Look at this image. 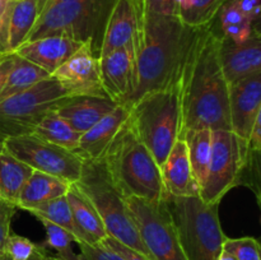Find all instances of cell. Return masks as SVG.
Instances as JSON below:
<instances>
[{
	"instance_id": "obj_9",
	"label": "cell",
	"mask_w": 261,
	"mask_h": 260,
	"mask_svg": "<svg viewBox=\"0 0 261 260\" xmlns=\"http://www.w3.org/2000/svg\"><path fill=\"white\" fill-rule=\"evenodd\" d=\"M247 155V143L231 130L213 132V144L205 180L199 196L206 204L221 203L232 188L239 185Z\"/></svg>"
},
{
	"instance_id": "obj_14",
	"label": "cell",
	"mask_w": 261,
	"mask_h": 260,
	"mask_svg": "<svg viewBox=\"0 0 261 260\" xmlns=\"http://www.w3.org/2000/svg\"><path fill=\"white\" fill-rule=\"evenodd\" d=\"M99 73L107 97L119 105H126L134 83L133 47H121L99 58Z\"/></svg>"
},
{
	"instance_id": "obj_8",
	"label": "cell",
	"mask_w": 261,
	"mask_h": 260,
	"mask_svg": "<svg viewBox=\"0 0 261 260\" xmlns=\"http://www.w3.org/2000/svg\"><path fill=\"white\" fill-rule=\"evenodd\" d=\"M71 92L53 75L25 91L0 99V137L31 134L48 112L54 111Z\"/></svg>"
},
{
	"instance_id": "obj_41",
	"label": "cell",
	"mask_w": 261,
	"mask_h": 260,
	"mask_svg": "<svg viewBox=\"0 0 261 260\" xmlns=\"http://www.w3.org/2000/svg\"><path fill=\"white\" fill-rule=\"evenodd\" d=\"M261 147V106L255 119L254 127H252L251 137L247 143V150H257Z\"/></svg>"
},
{
	"instance_id": "obj_50",
	"label": "cell",
	"mask_w": 261,
	"mask_h": 260,
	"mask_svg": "<svg viewBox=\"0 0 261 260\" xmlns=\"http://www.w3.org/2000/svg\"><path fill=\"white\" fill-rule=\"evenodd\" d=\"M2 82H3V60H2V56H0V86H2Z\"/></svg>"
},
{
	"instance_id": "obj_25",
	"label": "cell",
	"mask_w": 261,
	"mask_h": 260,
	"mask_svg": "<svg viewBox=\"0 0 261 260\" xmlns=\"http://www.w3.org/2000/svg\"><path fill=\"white\" fill-rule=\"evenodd\" d=\"M38 14L37 0H23L13 4L8 24V53H14L19 46L27 42Z\"/></svg>"
},
{
	"instance_id": "obj_17",
	"label": "cell",
	"mask_w": 261,
	"mask_h": 260,
	"mask_svg": "<svg viewBox=\"0 0 261 260\" xmlns=\"http://www.w3.org/2000/svg\"><path fill=\"white\" fill-rule=\"evenodd\" d=\"M117 106L119 103L107 96L81 94L68 97L54 111L63 117L75 132L83 134Z\"/></svg>"
},
{
	"instance_id": "obj_10",
	"label": "cell",
	"mask_w": 261,
	"mask_h": 260,
	"mask_svg": "<svg viewBox=\"0 0 261 260\" xmlns=\"http://www.w3.org/2000/svg\"><path fill=\"white\" fill-rule=\"evenodd\" d=\"M125 200L152 260H188L163 199L149 201L127 196Z\"/></svg>"
},
{
	"instance_id": "obj_30",
	"label": "cell",
	"mask_w": 261,
	"mask_h": 260,
	"mask_svg": "<svg viewBox=\"0 0 261 260\" xmlns=\"http://www.w3.org/2000/svg\"><path fill=\"white\" fill-rule=\"evenodd\" d=\"M227 0H191L190 7L178 13V18L189 27H204L213 22Z\"/></svg>"
},
{
	"instance_id": "obj_23",
	"label": "cell",
	"mask_w": 261,
	"mask_h": 260,
	"mask_svg": "<svg viewBox=\"0 0 261 260\" xmlns=\"http://www.w3.org/2000/svg\"><path fill=\"white\" fill-rule=\"evenodd\" d=\"M70 185V183L63 178L33 170L20 191L17 208L24 209L27 206L45 203L66 195Z\"/></svg>"
},
{
	"instance_id": "obj_22",
	"label": "cell",
	"mask_w": 261,
	"mask_h": 260,
	"mask_svg": "<svg viewBox=\"0 0 261 260\" xmlns=\"http://www.w3.org/2000/svg\"><path fill=\"white\" fill-rule=\"evenodd\" d=\"M3 82L0 86V99L31 88L43 79L51 76L46 70L17 54L2 55Z\"/></svg>"
},
{
	"instance_id": "obj_38",
	"label": "cell",
	"mask_w": 261,
	"mask_h": 260,
	"mask_svg": "<svg viewBox=\"0 0 261 260\" xmlns=\"http://www.w3.org/2000/svg\"><path fill=\"white\" fill-rule=\"evenodd\" d=\"M13 4H14L13 0H0V56L9 54L7 47V38L8 24H9Z\"/></svg>"
},
{
	"instance_id": "obj_34",
	"label": "cell",
	"mask_w": 261,
	"mask_h": 260,
	"mask_svg": "<svg viewBox=\"0 0 261 260\" xmlns=\"http://www.w3.org/2000/svg\"><path fill=\"white\" fill-rule=\"evenodd\" d=\"M38 245L33 244L27 237L10 233L5 242L4 251L7 256L12 260H30L37 252Z\"/></svg>"
},
{
	"instance_id": "obj_6",
	"label": "cell",
	"mask_w": 261,
	"mask_h": 260,
	"mask_svg": "<svg viewBox=\"0 0 261 260\" xmlns=\"http://www.w3.org/2000/svg\"><path fill=\"white\" fill-rule=\"evenodd\" d=\"M74 185L92 201L107 236L152 260L127 209L125 196L114 185L102 160H83L81 177Z\"/></svg>"
},
{
	"instance_id": "obj_32",
	"label": "cell",
	"mask_w": 261,
	"mask_h": 260,
	"mask_svg": "<svg viewBox=\"0 0 261 260\" xmlns=\"http://www.w3.org/2000/svg\"><path fill=\"white\" fill-rule=\"evenodd\" d=\"M239 185L251 189L261 206V147L257 150H247Z\"/></svg>"
},
{
	"instance_id": "obj_51",
	"label": "cell",
	"mask_w": 261,
	"mask_h": 260,
	"mask_svg": "<svg viewBox=\"0 0 261 260\" xmlns=\"http://www.w3.org/2000/svg\"><path fill=\"white\" fill-rule=\"evenodd\" d=\"M3 148H4V138L0 137V152L3 150Z\"/></svg>"
},
{
	"instance_id": "obj_24",
	"label": "cell",
	"mask_w": 261,
	"mask_h": 260,
	"mask_svg": "<svg viewBox=\"0 0 261 260\" xmlns=\"http://www.w3.org/2000/svg\"><path fill=\"white\" fill-rule=\"evenodd\" d=\"M32 168L3 148L0 152V199L17 205L19 194Z\"/></svg>"
},
{
	"instance_id": "obj_47",
	"label": "cell",
	"mask_w": 261,
	"mask_h": 260,
	"mask_svg": "<svg viewBox=\"0 0 261 260\" xmlns=\"http://www.w3.org/2000/svg\"><path fill=\"white\" fill-rule=\"evenodd\" d=\"M42 260H63V259H60V257L58 256H54V255L47 254V251H45V254H43L42 256Z\"/></svg>"
},
{
	"instance_id": "obj_12",
	"label": "cell",
	"mask_w": 261,
	"mask_h": 260,
	"mask_svg": "<svg viewBox=\"0 0 261 260\" xmlns=\"http://www.w3.org/2000/svg\"><path fill=\"white\" fill-rule=\"evenodd\" d=\"M53 76L66 87L73 96H106L101 82L98 53L91 43H83L56 69Z\"/></svg>"
},
{
	"instance_id": "obj_26",
	"label": "cell",
	"mask_w": 261,
	"mask_h": 260,
	"mask_svg": "<svg viewBox=\"0 0 261 260\" xmlns=\"http://www.w3.org/2000/svg\"><path fill=\"white\" fill-rule=\"evenodd\" d=\"M188 147L189 161L199 189L205 180L213 144V132L209 129L189 130L182 135Z\"/></svg>"
},
{
	"instance_id": "obj_45",
	"label": "cell",
	"mask_w": 261,
	"mask_h": 260,
	"mask_svg": "<svg viewBox=\"0 0 261 260\" xmlns=\"http://www.w3.org/2000/svg\"><path fill=\"white\" fill-rule=\"evenodd\" d=\"M61 2H115V0H47L45 7L51 4H55V3H61Z\"/></svg>"
},
{
	"instance_id": "obj_15",
	"label": "cell",
	"mask_w": 261,
	"mask_h": 260,
	"mask_svg": "<svg viewBox=\"0 0 261 260\" xmlns=\"http://www.w3.org/2000/svg\"><path fill=\"white\" fill-rule=\"evenodd\" d=\"M219 61L228 84L261 73V36L251 35L242 43L222 37Z\"/></svg>"
},
{
	"instance_id": "obj_53",
	"label": "cell",
	"mask_w": 261,
	"mask_h": 260,
	"mask_svg": "<svg viewBox=\"0 0 261 260\" xmlns=\"http://www.w3.org/2000/svg\"><path fill=\"white\" fill-rule=\"evenodd\" d=\"M260 260H261V255H260Z\"/></svg>"
},
{
	"instance_id": "obj_48",
	"label": "cell",
	"mask_w": 261,
	"mask_h": 260,
	"mask_svg": "<svg viewBox=\"0 0 261 260\" xmlns=\"http://www.w3.org/2000/svg\"><path fill=\"white\" fill-rule=\"evenodd\" d=\"M37 3H38V12L41 13V10H42L43 8H45V5H46V3H47V0H37Z\"/></svg>"
},
{
	"instance_id": "obj_46",
	"label": "cell",
	"mask_w": 261,
	"mask_h": 260,
	"mask_svg": "<svg viewBox=\"0 0 261 260\" xmlns=\"http://www.w3.org/2000/svg\"><path fill=\"white\" fill-rule=\"evenodd\" d=\"M218 260H237V257L234 256L233 254H231V252L223 249V250H222L221 254H219Z\"/></svg>"
},
{
	"instance_id": "obj_42",
	"label": "cell",
	"mask_w": 261,
	"mask_h": 260,
	"mask_svg": "<svg viewBox=\"0 0 261 260\" xmlns=\"http://www.w3.org/2000/svg\"><path fill=\"white\" fill-rule=\"evenodd\" d=\"M251 30H252V35L261 36V9L260 12L257 13L256 17L254 18V20L251 22Z\"/></svg>"
},
{
	"instance_id": "obj_44",
	"label": "cell",
	"mask_w": 261,
	"mask_h": 260,
	"mask_svg": "<svg viewBox=\"0 0 261 260\" xmlns=\"http://www.w3.org/2000/svg\"><path fill=\"white\" fill-rule=\"evenodd\" d=\"M175 4L177 7L178 13L182 12V10H186L191 4V0H175Z\"/></svg>"
},
{
	"instance_id": "obj_37",
	"label": "cell",
	"mask_w": 261,
	"mask_h": 260,
	"mask_svg": "<svg viewBox=\"0 0 261 260\" xmlns=\"http://www.w3.org/2000/svg\"><path fill=\"white\" fill-rule=\"evenodd\" d=\"M150 13L157 15H167V17H178V9L175 0H144V4L138 14Z\"/></svg>"
},
{
	"instance_id": "obj_5",
	"label": "cell",
	"mask_w": 261,
	"mask_h": 260,
	"mask_svg": "<svg viewBox=\"0 0 261 260\" xmlns=\"http://www.w3.org/2000/svg\"><path fill=\"white\" fill-rule=\"evenodd\" d=\"M127 125L162 166L181 137V106L177 87L150 92L129 107Z\"/></svg>"
},
{
	"instance_id": "obj_28",
	"label": "cell",
	"mask_w": 261,
	"mask_h": 260,
	"mask_svg": "<svg viewBox=\"0 0 261 260\" xmlns=\"http://www.w3.org/2000/svg\"><path fill=\"white\" fill-rule=\"evenodd\" d=\"M219 30L223 37L234 43H242L252 35L251 20L237 8L234 0H227L217 15Z\"/></svg>"
},
{
	"instance_id": "obj_4",
	"label": "cell",
	"mask_w": 261,
	"mask_h": 260,
	"mask_svg": "<svg viewBox=\"0 0 261 260\" xmlns=\"http://www.w3.org/2000/svg\"><path fill=\"white\" fill-rule=\"evenodd\" d=\"M176 235L188 260H218L226 235L219 222V204H206L200 196L163 194Z\"/></svg>"
},
{
	"instance_id": "obj_39",
	"label": "cell",
	"mask_w": 261,
	"mask_h": 260,
	"mask_svg": "<svg viewBox=\"0 0 261 260\" xmlns=\"http://www.w3.org/2000/svg\"><path fill=\"white\" fill-rule=\"evenodd\" d=\"M101 244L105 245L106 247H109V249H111L112 251L117 252V254H119L120 256L124 257L125 260H149L148 257H145L144 255L139 254V252L135 251V250L120 244L119 241H116V240L112 239V237L110 236H107Z\"/></svg>"
},
{
	"instance_id": "obj_36",
	"label": "cell",
	"mask_w": 261,
	"mask_h": 260,
	"mask_svg": "<svg viewBox=\"0 0 261 260\" xmlns=\"http://www.w3.org/2000/svg\"><path fill=\"white\" fill-rule=\"evenodd\" d=\"M17 205L0 199V255L4 251L5 242L10 235V223L17 211Z\"/></svg>"
},
{
	"instance_id": "obj_33",
	"label": "cell",
	"mask_w": 261,
	"mask_h": 260,
	"mask_svg": "<svg viewBox=\"0 0 261 260\" xmlns=\"http://www.w3.org/2000/svg\"><path fill=\"white\" fill-rule=\"evenodd\" d=\"M223 249L233 254L237 260H260L261 244L254 237H226Z\"/></svg>"
},
{
	"instance_id": "obj_13",
	"label": "cell",
	"mask_w": 261,
	"mask_h": 260,
	"mask_svg": "<svg viewBox=\"0 0 261 260\" xmlns=\"http://www.w3.org/2000/svg\"><path fill=\"white\" fill-rule=\"evenodd\" d=\"M261 106V73L229 83L231 132L249 143Z\"/></svg>"
},
{
	"instance_id": "obj_19",
	"label": "cell",
	"mask_w": 261,
	"mask_h": 260,
	"mask_svg": "<svg viewBox=\"0 0 261 260\" xmlns=\"http://www.w3.org/2000/svg\"><path fill=\"white\" fill-rule=\"evenodd\" d=\"M138 28V9L134 0H116L107 18L99 58L121 47H133Z\"/></svg>"
},
{
	"instance_id": "obj_35",
	"label": "cell",
	"mask_w": 261,
	"mask_h": 260,
	"mask_svg": "<svg viewBox=\"0 0 261 260\" xmlns=\"http://www.w3.org/2000/svg\"><path fill=\"white\" fill-rule=\"evenodd\" d=\"M81 249V256L83 260H125L117 252L112 251L102 244L89 245L86 242H76Z\"/></svg>"
},
{
	"instance_id": "obj_43",
	"label": "cell",
	"mask_w": 261,
	"mask_h": 260,
	"mask_svg": "<svg viewBox=\"0 0 261 260\" xmlns=\"http://www.w3.org/2000/svg\"><path fill=\"white\" fill-rule=\"evenodd\" d=\"M45 251H46L45 246H38L37 252H36V254L33 255L30 260H42V256H43V254H45ZM0 260H12V259H10L9 256H7L5 254H2L0 255Z\"/></svg>"
},
{
	"instance_id": "obj_29",
	"label": "cell",
	"mask_w": 261,
	"mask_h": 260,
	"mask_svg": "<svg viewBox=\"0 0 261 260\" xmlns=\"http://www.w3.org/2000/svg\"><path fill=\"white\" fill-rule=\"evenodd\" d=\"M23 211L28 212L32 216H35L36 218H43L46 221L51 222V223L63 227L75 237L76 242V229L75 226H74L71 209L70 205H69L68 199H66V195L45 201V203L27 206Z\"/></svg>"
},
{
	"instance_id": "obj_49",
	"label": "cell",
	"mask_w": 261,
	"mask_h": 260,
	"mask_svg": "<svg viewBox=\"0 0 261 260\" xmlns=\"http://www.w3.org/2000/svg\"><path fill=\"white\" fill-rule=\"evenodd\" d=\"M134 2H135V4H137L138 12H140L143 8V4H144V0H134Z\"/></svg>"
},
{
	"instance_id": "obj_21",
	"label": "cell",
	"mask_w": 261,
	"mask_h": 260,
	"mask_svg": "<svg viewBox=\"0 0 261 260\" xmlns=\"http://www.w3.org/2000/svg\"><path fill=\"white\" fill-rule=\"evenodd\" d=\"M66 199L70 205L76 229V242H86L89 245L101 244L107 237V232L92 201L74 184H71L66 193Z\"/></svg>"
},
{
	"instance_id": "obj_18",
	"label": "cell",
	"mask_w": 261,
	"mask_h": 260,
	"mask_svg": "<svg viewBox=\"0 0 261 260\" xmlns=\"http://www.w3.org/2000/svg\"><path fill=\"white\" fill-rule=\"evenodd\" d=\"M127 117H129V107L125 105H119L114 111L107 114L103 119L99 120L91 129L81 135L78 147L74 152L82 160H102L106 150L125 125Z\"/></svg>"
},
{
	"instance_id": "obj_40",
	"label": "cell",
	"mask_w": 261,
	"mask_h": 260,
	"mask_svg": "<svg viewBox=\"0 0 261 260\" xmlns=\"http://www.w3.org/2000/svg\"><path fill=\"white\" fill-rule=\"evenodd\" d=\"M242 14L252 22L261 9V0H234Z\"/></svg>"
},
{
	"instance_id": "obj_2",
	"label": "cell",
	"mask_w": 261,
	"mask_h": 260,
	"mask_svg": "<svg viewBox=\"0 0 261 260\" xmlns=\"http://www.w3.org/2000/svg\"><path fill=\"white\" fill-rule=\"evenodd\" d=\"M194 27L178 17L150 13L138 14V28L133 42L134 83L125 106L150 92L177 87L180 66Z\"/></svg>"
},
{
	"instance_id": "obj_1",
	"label": "cell",
	"mask_w": 261,
	"mask_h": 260,
	"mask_svg": "<svg viewBox=\"0 0 261 260\" xmlns=\"http://www.w3.org/2000/svg\"><path fill=\"white\" fill-rule=\"evenodd\" d=\"M222 37L217 18L194 28L177 78L181 137L194 129L231 130L229 84L219 61Z\"/></svg>"
},
{
	"instance_id": "obj_11",
	"label": "cell",
	"mask_w": 261,
	"mask_h": 260,
	"mask_svg": "<svg viewBox=\"0 0 261 260\" xmlns=\"http://www.w3.org/2000/svg\"><path fill=\"white\" fill-rule=\"evenodd\" d=\"M4 149L32 170L74 184L79 180L83 160L73 150L53 144L35 134L4 139Z\"/></svg>"
},
{
	"instance_id": "obj_27",
	"label": "cell",
	"mask_w": 261,
	"mask_h": 260,
	"mask_svg": "<svg viewBox=\"0 0 261 260\" xmlns=\"http://www.w3.org/2000/svg\"><path fill=\"white\" fill-rule=\"evenodd\" d=\"M35 134L53 144L63 147L69 150H75L78 147L81 135L78 132L73 129L63 117L59 116L55 111L48 112L46 116L42 117L40 122L36 125L33 132Z\"/></svg>"
},
{
	"instance_id": "obj_20",
	"label": "cell",
	"mask_w": 261,
	"mask_h": 260,
	"mask_svg": "<svg viewBox=\"0 0 261 260\" xmlns=\"http://www.w3.org/2000/svg\"><path fill=\"white\" fill-rule=\"evenodd\" d=\"M165 193L173 196H196L199 195V185L194 176L188 147L182 138L177 140L161 166Z\"/></svg>"
},
{
	"instance_id": "obj_7",
	"label": "cell",
	"mask_w": 261,
	"mask_h": 260,
	"mask_svg": "<svg viewBox=\"0 0 261 260\" xmlns=\"http://www.w3.org/2000/svg\"><path fill=\"white\" fill-rule=\"evenodd\" d=\"M115 2H61L47 5L38 14L27 41L66 36L82 43H91L99 56L105 25Z\"/></svg>"
},
{
	"instance_id": "obj_3",
	"label": "cell",
	"mask_w": 261,
	"mask_h": 260,
	"mask_svg": "<svg viewBox=\"0 0 261 260\" xmlns=\"http://www.w3.org/2000/svg\"><path fill=\"white\" fill-rule=\"evenodd\" d=\"M102 162L114 185L125 198L137 196L149 201H160L163 198L161 167L130 130L127 122L106 150Z\"/></svg>"
},
{
	"instance_id": "obj_16",
	"label": "cell",
	"mask_w": 261,
	"mask_h": 260,
	"mask_svg": "<svg viewBox=\"0 0 261 260\" xmlns=\"http://www.w3.org/2000/svg\"><path fill=\"white\" fill-rule=\"evenodd\" d=\"M82 45V42L66 36H47L27 41L19 46L14 54L53 75L56 69L65 63Z\"/></svg>"
},
{
	"instance_id": "obj_31",
	"label": "cell",
	"mask_w": 261,
	"mask_h": 260,
	"mask_svg": "<svg viewBox=\"0 0 261 260\" xmlns=\"http://www.w3.org/2000/svg\"><path fill=\"white\" fill-rule=\"evenodd\" d=\"M42 223L46 232L45 246L55 250L56 256L63 260H83L81 254H75L73 250V242H75V237L66 231L63 227L58 226L55 223L46 221L43 218H37Z\"/></svg>"
},
{
	"instance_id": "obj_52",
	"label": "cell",
	"mask_w": 261,
	"mask_h": 260,
	"mask_svg": "<svg viewBox=\"0 0 261 260\" xmlns=\"http://www.w3.org/2000/svg\"><path fill=\"white\" fill-rule=\"evenodd\" d=\"M14 3H18V2H23V0H13Z\"/></svg>"
}]
</instances>
